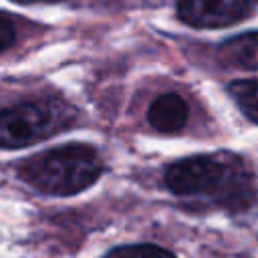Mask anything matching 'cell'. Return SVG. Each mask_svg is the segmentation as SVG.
<instances>
[{
	"label": "cell",
	"instance_id": "cell-1",
	"mask_svg": "<svg viewBox=\"0 0 258 258\" xmlns=\"http://www.w3.org/2000/svg\"><path fill=\"white\" fill-rule=\"evenodd\" d=\"M167 187L181 198H204L228 210H242L254 198V181L242 159L230 153L194 155L169 165Z\"/></svg>",
	"mask_w": 258,
	"mask_h": 258
},
{
	"label": "cell",
	"instance_id": "cell-2",
	"mask_svg": "<svg viewBox=\"0 0 258 258\" xmlns=\"http://www.w3.org/2000/svg\"><path fill=\"white\" fill-rule=\"evenodd\" d=\"M103 173V161L95 147L67 143L24 159L18 175L44 196H75L91 187Z\"/></svg>",
	"mask_w": 258,
	"mask_h": 258
},
{
	"label": "cell",
	"instance_id": "cell-3",
	"mask_svg": "<svg viewBox=\"0 0 258 258\" xmlns=\"http://www.w3.org/2000/svg\"><path fill=\"white\" fill-rule=\"evenodd\" d=\"M75 111L58 99H40L0 109V147L20 149L71 125Z\"/></svg>",
	"mask_w": 258,
	"mask_h": 258
},
{
	"label": "cell",
	"instance_id": "cell-4",
	"mask_svg": "<svg viewBox=\"0 0 258 258\" xmlns=\"http://www.w3.org/2000/svg\"><path fill=\"white\" fill-rule=\"evenodd\" d=\"M258 0H177V16L196 28H222L248 18Z\"/></svg>",
	"mask_w": 258,
	"mask_h": 258
},
{
	"label": "cell",
	"instance_id": "cell-5",
	"mask_svg": "<svg viewBox=\"0 0 258 258\" xmlns=\"http://www.w3.org/2000/svg\"><path fill=\"white\" fill-rule=\"evenodd\" d=\"M187 119H189V107L175 93H165L157 97L147 111L149 125L159 133H177L185 127Z\"/></svg>",
	"mask_w": 258,
	"mask_h": 258
},
{
	"label": "cell",
	"instance_id": "cell-6",
	"mask_svg": "<svg viewBox=\"0 0 258 258\" xmlns=\"http://www.w3.org/2000/svg\"><path fill=\"white\" fill-rule=\"evenodd\" d=\"M218 58L232 69L258 71V32H244L218 46Z\"/></svg>",
	"mask_w": 258,
	"mask_h": 258
},
{
	"label": "cell",
	"instance_id": "cell-7",
	"mask_svg": "<svg viewBox=\"0 0 258 258\" xmlns=\"http://www.w3.org/2000/svg\"><path fill=\"white\" fill-rule=\"evenodd\" d=\"M230 97L236 101L240 111L254 123H258V81H232L228 85Z\"/></svg>",
	"mask_w": 258,
	"mask_h": 258
},
{
	"label": "cell",
	"instance_id": "cell-8",
	"mask_svg": "<svg viewBox=\"0 0 258 258\" xmlns=\"http://www.w3.org/2000/svg\"><path fill=\"white\" fill-rule=\"evenodd\" d=\"M103 258H175V256L169 250L153 244H133V246L113 248Z\"/></svg>",
	"mask_w": 258,
	"mask_h": 258
},
{
	"label": "cell",
	"instance_id": "cell-9",
	"mask_svg": "<svg viewBox=\"0 0 258 258\" xmlns=\"http://www.w3.org/2000/svg\"><path fill=\"white\" fill-rule=\"evenodd\" d=\"M16 40V26L12 18L0 10V52H4L8 46H12Z\"/></svg>",
	"mask_w": 258,
	"mask_h": 258
},
{
	"label": "cell",
	"instance_id": "cell-10",
	"mask_svg": "<svg viewBox=\"0 0 258 258\" xmlns=\"http://www.w3.org/2000/svg\"><path fill=\"white\" fill-rule=\"evenodd\" d=\"M16 4H46V2H54V0H12Z\"/></svg>",
	"mask_w": 258,
	"mask_h": 258
}]
</instances>
